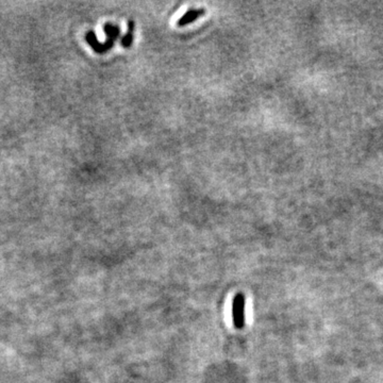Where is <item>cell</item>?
I'll list each match as a JSON object with an SVG mask.
<instances>
[{
    "label": "cell",
    "mask_w": 383,
    "mask_h": 383,
    "mask_svg": "<svg viewBox=\"0 0 383 383\" xmlns=\"http://www.w3.org/2000/svg\"><path fill=\"white\" fill-rule=\"evenodd\" d=\"M127 27H128L127 32L124 36L121 37V40H120V44L124 48H130L133 43V32H134V27H135L134 21L129 20L128 24H127Z\"/></svg>",
    "instance_id": "5"
},
{
    "label": "cell",
    "mask_w": 383,
    "mask_h": 383,
    "mask_svg": "<svg viewBox=\"0 0 383 383\" xmlns=\"http://www.w3.org/2000/svg\"><path fill=\"white\" fill-rule=\"evenodd\" d=\"M203 14H205V9H203V7H200V9H191V10L187 11L179 18V20L177 21V25L179 27L188 26V25L192 24V22H194L195 20H197L200 16H202Z\"/></svg>",
    "instance_id": "3"
},
{
    "label": "cell",
    "mask_w": 383,
    "mask_h": 383,
    "mask_svg": "<svg viewBox=\"0 0 383 383\" xmlns=\"http://www.w3.org/2000/svg\"><path fill=\"white\" fill-rule=\"evenodd\" d=\"M232 319L236 328H243L245 325V296L237 294L232 303Z\"/></svg>",
    "instance_id": "1"
},
{
    "label": "cell",
    "mask_w": 383,
    "mask_h": 383,
    "mask_svg": "<svg viewBox=\"0 0 383 383\" xmlns=\"http://www.w3.org/2000/svg\"><path fill=\"white\" fill-rule=\"evenodd\" d=\"M103 30H104L105 35H106V40L103 43V45H104L105 50L108 51L111 48H113L115 41L120 37L121 30L117 25L111 24V22H105L104 26H103Z\"/></svg>",
    "instance_id": "2"
},
{
    "label": "cell",
    "mask_w": 383,
    "mask_h": 383,
    "mask_svg": "<svg viewBox=\"0 0 383 383\" xmlns=\"http://www.w3.org/2000/svg\"><path fill=\"white\" fill-rule=\"evenodd\" d=\"M86 40H87L88 44L92 47V49H93L95 52L100 53V55H102V53L106 52L103 43H100V42L98 41V38H97V36H96L94 31H89L86 34Z\"/></svg>",
    "instance_id": "4"
}]
</instances>
